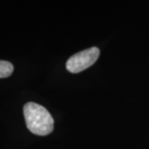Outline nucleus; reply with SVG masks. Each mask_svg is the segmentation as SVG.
Here are the masks:
<instances>
[{"instance_id":"obj_1","label":"nucleus","mask_w":149,"mask_h":149,"mask_svg":"<svg viewBox=\"0 0 149 149\" xmlns=\"http://www.w3.org/2000/svg\"><path fill=\"white\" fill-rule=\"evenodd\" d=\"M23 114L27 128L33 134L46 136L53 131V118L42 105L28 102L23 107Z\"/></svg>"},{"instance_id":"obj_2","label":"nucleus","mask_w":149,"mask_h":149,"mask_svg":"<svg viewBox=\"0 0 149 149\" xmlns=\"http://www.w3.org/2000/svg\"><path fill=\"white\" fill-rule=\"evenodd\" d=\"M100 49L91 47L70 56L66 61V69L71 73H79L95 63L100 56Z\"/></svg>"},{"instance_id":"obj_3","label":"nucleus","mask_w":149,"mask_h":149,"mask_svg":"<svg viewBox=\"0 0 149 149\" xmlns=\"http://www.w3.org/2000/svg\"><path fill=\"white\" fill-rule=\"evenodd\" d=\"M14 67L12 63L6 61H0V79L8 78L13 72Z\"/></svg>"}]
</instances>
